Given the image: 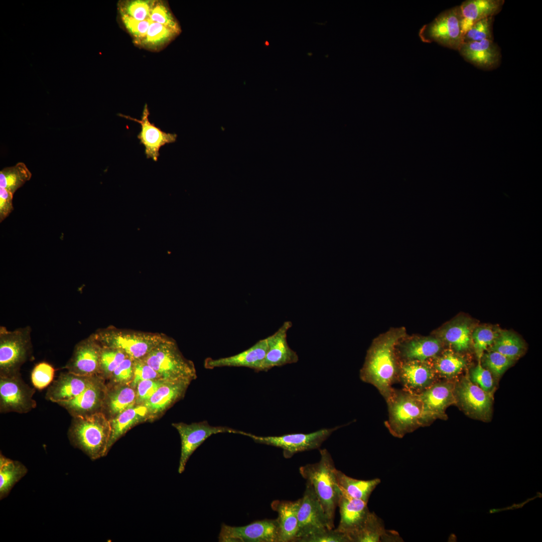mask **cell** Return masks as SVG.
I'll return each instance as SVG.
<instances>
[{"label":"cell","mask_w":542,"mask_h":542,"mask_svg":"<svg viewBox=\"0 0 542 542\" xmlns=\"http://www.w3.org/2000/svg\"><path fill=\"white\" fill-rule=\"evenodd\" d=\"M399 333H388L375 340L360 371V379L376 387L385 401L394 391L393 385L398 381L394 349L401 336Z\"/></svg>","instance_id":"1"},{"label":"cell","mask_w":542,"mask_h":542,"mask_svg":"<svg viewBox=\"0 0 542 542\" xmlns=\"http://www.w3.org/2000/svg\"><path fill=\"white\" fill-rule=\"evenodd\" d=\"M111 430L109 420L103 413L98 412L72 417L67 434L74 447L95 460L107 455Z\"/></svg>","instance_id":"2"},{"label":"cell","mask_w":542,"mask_h":542,"mask_svg":"<svg viewBox=\"0 0 542 542\" xmlns=\"http://www.w3.org/2000/svg\"><path fill=\"white\" fill-rule=\"evenodd\" d=\"M320 459L314 464L301 466L299 472L312 487L332 528L335 512L340 495L333 460L326 449L320 450Z\"/></svg>","instance_id":"3"},{"label":"cell","mask_w":542,"mask_h":542,"mask_svg":"<svg viewBox=\"0 0 542 542\" xmlns=\"http://www.w3.org/2000/svg\"><path fill=\"white\" fill-rule=\"evenodd\" d=\"M388 419L385 422L390 434L402 438L420 427H426L422 402L418 394L394 389L386 400Z\"/></svg>","instance_id":"4"},{"label":"cell","mask_w":542,"mask_h":542,"mask_svg":"<svg viewBox=\"0 0 542 542\" xmlns=\"http://www.w3.org/2000/svg\"><path fill=\"white\" fill-rule=\"evenodd\" d=\"M102 348L118 349L133 360L144 358L168 337L163 334L125 330L112 326L92 334Z\"/></svg>","instance_id":"5"},{"label":"cell","mask_w":542,"mask_h":542,"mask_svg":"<svg viewBox=\"0 0 542 542\" xmlns=\"http://www.w3.org/2000/svg\"><path fill=\"white\" fill-rule=\"evenodd\" d=\"M142 359L164 380L191 382L197 378L193 362L183 355L175 341L169 337Z\"/></svg>","instance_id":"6"},{"label":"cell","mask_w":542,"mask_h":542,"mask_svg":"<svg viewBox=\"0 0 542 542\" xmlns=\"http://www.w3.org/2000/svg\"><path fill=\"white\" fill-rule=\"evenodd\" d=\"M30 326L9 331L0 327V376L19 374L21 366L31 357Z\"/></svg>","instance_id":"7"},{"label":"cell","mask_w":542,"mask_h":542,"mask_svg":"<svg viewBox=\"0 0 542 542\" xmlns=\"http://www.w3.org/2000/svg\"><path fill=\"white\" fill-rule=\"evenodd\" d=\"M419 36L425 42H437L458 50L463 42L459 7L441 13L432 22L421 29Z\"/></svg>","instance_id":"8"},{"label":"cell","mask_w":542,"mask_h":542,"mask_svg":"<svg viewBox=\"0 0 542 542\" xmlns=\"http://www.w3.org/2000/svg\"><path fill=\"white\" fill-rule=\"evenodd\" d=\"M342 426L324 428L309 434L259 436L247 433L246 436L251 438L255 443L282 449L284 457L288 459L296 453L318 449L334 431Z\"/></svg>","instance_id":"9"},{"label":"cell","mask_w":542,"mask_h":542,"mask_svg":"<svg viewBox=\"0 0 542 542\" xmlns=\"http://www.w3.org/2000/svg\"><path fill=\"white\" fill-rule=\"evenodd\" d=\"M456 403L468 417L485 422L490 421L493 412L492 395L473 383L468 376L454 383Z\"/></svg>","instance_id":"10"},{"label":"cell","mask_w":542,"mask_h":542,"mask_svg":"<svg viewBox=\"0 0 542 542\" xmlns=\"http://www.w3.org/2000/svg\"><path fill=\"white\" fill-rule=\"evenodd\" d=\"M172 426L178 432L181 441V455L178 472L183 473L186 464L194 452L209 437L219 433H229L245 436L246 432L228 427L211 426L207 421L187 424L173 423Z\"/></svg>","instance_id":"11"},{"label":"cell","mask_w":542,"mask_h":542,"mask_svg":"<svg viewBox=\"0 0 542 542\" xmlns=\"http://www.w3.org/2000/svg\"><path fill=\"white\" fill-rule=\"evenodd\" d=\"M35 389L23 380L21 374L0 376V412L27 413L36 408Z\"/></svg>","instance_id":"12"},{"label":"cell","mask_w":542,"mask_h":542,"mask_svg":"<svg viewBox=\"0 0 542 542\" xmlns=\"http://www.w3.org/2000/svg\"><path fill=\"white\" fill-rule=\"evenodd\" d=\"M218 540L220 542H281L277 519L255 521L242 526L222 524Z\"/></svg>","instance_id":"13"},{"label":"cell","mask_w":542,"mask_h":542,"mask_svg":"<svg viewBox=\"0 0 542 542\" xmlns=\"http://www.w3.org/2000/svg\"><path fill=\"white\" fill-rule=\"evenodd\" d=\"M298 530L294 542L311 534L331 528L329 521L311 485L306 489L298 513Z\"/></svg>","instance_id":"14"},{"label":"cell","mask_w":542,"mask_h":542,"mask_svg":"<svg viewBox=\"0 0 542 542\" xmlns=\"http://www.w3.org/2000/svg\"><path fill=\"white\" fill-rule=\"evenodd\" d=\"M452 380L436 381L418 394L422 402L426 426L436 419L446 420V409L456 403Z\"/></svg>","instance_id":"15"},{"label":"cell","mask_w":542,"mask_h":542,"mask_svg":"<svg viewBox=\"0 0 542 542\" xmlns=\"http://www.w3.org/2000/svg\"><path fill=\"white\" fill-rule=\"evenodd\" d=\"M101 350L102 347L91 334L76 344L71 357L64 368L77 375L101 376Z\"/></svg>","instance_id":"16"},{"label":"cell","mask_w":542,"mask_h":542,"mask_svg":"<svg viewBox=\"0 0 542 542\" xmlns=\"http://www.w3.org/2000/svg\"><path fill=\"white\" fill-rule=\"evenodd\" d=\"M149 115L150 112L147 104H146L144 106L140 120L128 115L118 114L122 117L136 121L141 125V130L137 137L140 140V144L145 147V153L147 158L152 159L153 161L157 162L160 156L161 148L166 144L175 142L177 135L162 130L154 123L150 121Z\"/></svg>","instance_id":"17"},{"label":"cell","mask_w":542,"mask_h":542,"mask_svg":"<svg viewBox=\"0 0 542 542\" xmlns=\"http://www.w3.org/2000/svg\"><path fill=\"white\" fill-rule=\"evenodd\" d=\"M292 323L287 321L273 334L268 336V349L262 362L260 371H267L274 367L297 363L299 357L287 342V332Z\"/></svg>","instance_id":"18"},{"label":"cell","mask_w":542,"mask_h":542,"mask_svg":"<svg viewBox=\"0 0 542 542\" xmlns=\"http://www.w3.org/2000/svg\"><path fill=\"white\" fill-rule=\"evenodd\" d=\"M106 391L103 378L99 376L75 398L58 403L72 417L85 416L101 412Z\"/></svg>","instance_id":"19"},{"label":"cell","mask_w":542,"mask_h":542,"mask_svg":"<svg viewBox=\"0 0 542 542\" xmlns=\"http://www.w3.org/2000/svg\"><path fill=\"white\" fill-rule=\"evenodd\" d=\"M432 365L427 361H406L399 367L398 380L403 389L419 394L437 381Z\"/></svg>","instance_id":"20"},{"label":"cell","mask_w":542,"mask_h":542,"mask_svg":"<svg viewBox=\"0 0 542 542\" xmlns=\"http://www.w3.org/2000/svg\"><path fill=\"white\" fill-rule=\"evenodd\" d=\"M267 349L266 337L259 340L248 349L237 354L217 359L208 357L205 360L204 367L210 369L222 367H244L256 372L260 371Z\"/></svg>","instance_id":"21"},{"label":"cell","mask_w":542,"mask_h":542,"mask_svg":"<svg viewBox=\"0 0 542 542\" xmlns=\"http://www.w3.org/2000/svg\"><path fill=\"white\" fill-rule=\"evenodd\" d=\"M367 501L351 498L340 491L338 506L340 520L336 529L345 534L349 538L364 523L370 511Z\"/></svg>","instance_id":"22"},{"label":"cell","mask_w":542,"mask_h":542,"mask_svg":"<svg viewBox=\"0 0 542 542\" xmlns=\"http://www.w3.org/2000/svg\"><path fill=\"white\" fill-rule=\"evenodd\" d=\"M99 376L79 375L68 371L61 373L48 388L46 399L57 403L72 399Z\"/></svg>","instance_id":"23"},{"label":"cell","mask_w":542,"mask_h":542,"mask_svg":"<svg viewBox=\"0 0 542 542\" xmlns=\"http://www.w3.org/2000/svg\"><path fill=\"white\" fill-rule=\"evenodd\" d=\"M458 51L467 61L483 69L496 68L501 60L500 49L493 40L463 42Z\"/></svg>","instance_id":"24"},{"label":"cell","mask_w":542,"mask_h":542,"mask_svg":"<svg viewBox=\"0 0 542 542\" xmlns=\"http://www.w3.org/2000/svg\"><path fill=\"white\" fill-rule=\"evenodd\" d=\"M190 381H166L143 404L148 409L149 416H155L168 408L182 398Z\"/></svg>","instance_id":"25"},{"label":"cell","mask_w":542,"mask_h":542,"mask_svg":"<svg viewBox=\"0 0 542 542\" xmlns=\"http://www.w3.org/2000/svg\"><path fill=\"white\" fill-rule=\"evenodd\" d=\"M504 3L502 0H468L463 2L459 7L463 36L476 22L498 14Z\"/></svg>","instance_id":"26"},{"label":"cell","mask_w":542,"mask_h":542,"mask_svg":"<svg viewBox=\"0 0 542 542\" xmlns=\"http://www.w3.org/2000/svg\"><path fill=\"white\" fill-rule=\"evenodd\" d=\"M301 498L294 501L276 500L271 503L278 514L281 542H294L298 530V513Z\"/></svg>","instance_id":"27"},{"label":"cell","mask_w":542,"mask_h":542,"mask_svg":"<svg viewBox=\"0 0 542 542\" xmlns=\"http://www.w3.org/2000/svg\"><path fill=\"white\" fill-rule=\"evenodd\" d=\"M149 416L148 411L144 404H138L126 409L109 420L111 425V435L107 451L127 431L137 424L140 423Z\"/></svg>","instance_id":"28"},{"label":"cell","mask_w":542,"mask_h":542,"mask_svg":"<svg viewBox=\"0 0 542 542\" xmlns=\"http://www.w3.org/2000/svg\"><path fill=\"white\" fill-rule=\"evenodd\" d=\"M471 325L468 318L459 317L443 327L440 336L455 352L466 351L471 344Z\"/></svg>","instance_id":"29"},{"label":"cell","mask_w":542,"mask_h":542,"mask_svg":"<svg viewBox=\"0 0 542 542\" xmlns=\"http://www.w3.org/2000/svg\"><path fill=\"white\" fill-rule=\"evenodd\" d=\"M441 349L442 344L439 339L425 337L406 342L402 347L401 354L406 361L425 362L437 356Z\"/></svg>","instance_id":"30"},{"label":"cell","mask_w":542,"mask_h":542,"mask_svg":"<svg viewBox=\"0 0 542 542\" xmlns=\"http://www.w3.org/2000/svg\"><path fill=\"white\" fill-rule=\"evenodd\" d=\"M336 476L340 491L351 498L368 501L369 497L380 483L379 478L364 480L351 478L336 469Z\"/></svg>","instance_id":"31"},{"label":"cell","mask_w":542,"mask_h":542,"mask_svg":"<svg viewBox=\"0 0 542 542\" xmlns=\"http://www.w3.org/2000/svg\"><path fill=\"white\" fill-rule=\"evenodd\" d=\"M27 467L21 462L0 454V499L10 493L14 485L27 473Z\"/></svg>","instance_id":"32"},{"label":"cell","mask_w":542,"mask_h":542,"mask_svg":"<svg viewBox=\"0 0 542 542\" xmlns=\"http://www.w3.org/2000/svg\"><path fill=\"white\" fill-rule=\"evenodd\" d=\"M432 365L437 376L453 380L465 367L466 361L454 351L446 350L434 358Z\"/></svg>","instance_id":"33"},{"label":"cell","mask_w":542,"mask_h":542,"mask_svg":"<svg viewBox=\"0 0 542 542\" xmlns=\"http://www.w3.org/2000/svg\"><path fill=\"white\" fill-rule=\"evenodd\" d=\"M136 403V391L134 388L121 386L112 390L106 389L103 407L113 418L126 409L134 406Z\"/></svg>","instance_id":"34"},{"label":"cell","mask_w":542,"mask_h":542,"mask_svg":"<svg viewBox=\"0 0 542 542\" xmlns=\"http://www.w3.org/2000/svg\"><path fill=\"white\" fill-rule=\"evenodd\" d=\"M387 531L383 520L370 512L362 526L350 537V542L385 541Z\"/></svg>","instance_id":"35"},{"label":"cell","mask_w":542,"mask_h":542,"mask_svg":"<svg viewBox=\"0 0 542 542\" xmlns=\"http://www.w3.org/2000/svg\"><path fill=\"white\" fill-rule=\"evenodd\" d=\"M489 349L516 360L523 354L525 345L522 339L514 333L501 331Z\"/></svg>","instance_id":"36"},{"label":"cell","mask_w":542,"mask_h":542,"mask_svg":"<svg viewBox=\"0 0 542 542\" xmlns=\"http://www.w3.org/2000/svg\"><path fill=\"white\" fill-rule=\"evenodd\" d=\"M32 176L26 165L19 162L15 165L4 168L0 171V187L4 188L13 195Z\"/></svg>","instance_id":"37"},{"label":"cell","mask_w":542,"mask_h":542,"mask_svg":"<svg viewBox=\"0 0 542 542\" xmlns=\"http://www.w3.org/2000/svg\"><path fill=\"white\" fill-rule=\"evenodd\" d=\"M178 34L169 28L152 22L146 37L138 45L148 50H159Z\"/></svg>","instance_id":"38"},{"label":"cell","mask_w":542,"mask_h":542,"mask_svg":"<svg viewBox=\"0 0 542 542\" xmlns=\"http://www.w3.org/2000/svg\"><path fill=\"white\" fill-rule=\"evenodd\" d=\"M515 361L500 353L490 350L484 352L480 360L481 365L491 373L495 381H498Z\"/></svg>","instance_id":"39"},{"label":"cell","mask_w":542,"mask_h":542,"mask_svg":"<svg viewBox=\"0 0 542 542\" xmlns=\"http://www.w3.org/2000/svg\"><path fill=\"white\" fill-rule=\"evenodd\" d=\"M155 0H127L120 1L118 9L120 14H124L138 21L150 19L151 10Z\"/></svg>","instance_id":"40"},{"label":"cell","mask_w":542,"mask_h":542,"mask_svg":"<svg viewBox=\"0 0 542 542\" xmlns=\"http://www.w3.org/2000/svg\"><path fill=\"white\" fill-rule=\"evenodd\" d=\"M150 19L153 22L159 23L179 34L181 29L167 4L163 1L155 0L151 10Z\"/></svg>","instance_id":"41"},{"label":"cell","mask_w":542,"mask_h":542,"mask_svg":"<svg viewBox=\"0 0 542 542\" xmlns=\"http://www.w3.org/2000/svg\"><path fill=\"white\" fill-rule=\"evenodd\" d=\"M498 334L489 326H478L474 330L472 334L473 347L479 361L485 351L493 343Z\"/></svg>","instance_id":"42"},{"label":"cell","mask_w":542,"mask_h":542,"mask_svg":"<svg viewBox=\"0 0 542 542\" xmlns=\"http://www.w3.org/2000/svg\"><path fill=\"white\" fill-rule=\"evenodd\" d=\"M127 357L121 350L102 348L100 358V376L110 377L115 368Z\"/></svg>","instance_id":"43"},{"label":"cell","mask_w":542,"mask_h":542,"mask_svg":"<svg viewBox=\"0 0 542 542\" xmlns=\"http://www.w3.org/2000/svg\"><path fill=\"white\" fill-rule=\"evenodd\" d=\"M492 23L493 17H488L474 23L464 34L463 42L493 40Z\"/></svg>","instance_id":"44"},{"label":"cell","mask_w":542,"mask_h":542,"mask_svg":"<svg viewBox=\"0 0 542 542\" xmlns=\"http://www.w3.org/2000/svg\"><path fill=\"white\" fill-rule=\"evenodd\" d=\"M469 379L485 392L492 395L495 389V381L491 373L484 368L480 361L472 368L468 374Z\"/></svg>","instance_id":"45"},{"label":"cell","mask_w":542,"mask_h":542,"mask_svg":"<svg viewBox=\"0 0 542 542\" xmlns=\"http://www.w3.org/2000/svg\"><path fill=\"white\" fill-rule=\"evenodd\" d=\"M55 371L54 368L47 362H41L36 364L31 375L33 386L40 390L48 386L54 379Z\"/></svg>","instance_id":"46"},{"label":"cell","mask_w":542,"mask_h":542,"mask_svg":"<svg viewBox=\"0 0 542 542\" xmlns=\"http://www.w3.org/2000/svg\"><path fill=\"white\" fill-rule=\"evenodd\" d=\"M120 15L124 26L138 45L146 37L152 21L150 19L141 21L124 14Z\"/></svg>","instance_id":"47"},{"label":"cell","mask_w":542,"mask_h":542,"mask_svg":"<svg viewBox=\"0 0 542 542\" xmlns=\"http://www.w3.org/2000/svg\"><path fill=\"white\" fill-rule=\"evenodd\" d=\"M162 379L158 373L142 359L134 360L133 376L131 385L136 387L138 383L144 380Z\"/></svg>","instance_id":"48"},{"label":"cell","mask_w":542,"mask_h":542,"mask_svg":"<svg viewBox=\"0 0 542 542\" xmlns=\"http://www.w3.org/2000/svg\"><path fill=\"white\" fill-rule=\"evenodd\" d=\"M166 381L168 380L163 379H148L138 383L136 386V403L143 404Z\"/></svg>","instance_id":"49"},{"label":"cell","mask_w":542,"mask_h":542,"mask_svg":"<svg viewBox=\"0 0 542 542\" xmlns=\"http://www.w3.org/2000/svg\"><path fill=\"white\" fill-rule=\"evenodd\" d=\"M300 542H350L348 537L336 529H325L302 539Z\"/></svg>","instance_id":"50"},{"label":"cell","mask_w":542,"mask_h":542,"mask_svg":"<svg viewBox=\"0 0 542 542\" xmlns=\"http://www.w3.org/2000/svg\"><path fill=\"white\" fill-rule=\"evenodd\" d=\"M134 360L126 357L115 368L110 376L114 383H122L132 379Z\"/></svg>","instance_id":"51"},{"label":"cell","mask_w":542,"mask_h":542,"mask_svg":"<svg viewBox=\"0 0 542 542\" xmlns=\"http://www.w3.org/2000/svg\"><path fill=\"white\" fill-rule=\"evenodd\" d=\"M13 195L6 189L0 187V222L6 218L14 210Z\"/></svg>","instance_id":"52"}]
</instances>
